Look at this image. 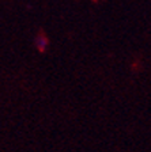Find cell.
<instances>
[{
    "instance_id": "cell-1",
    "label": "cell",
    "mask_w": 151,
    "mask_h": 152,
    "mask_svg": "<svg viewBox=\"0 0 151 152\" xmlns=\"http://www.w3.org/2000/svg\"><path fill=\"white\" fill-rule=\"evenodd\" d=\"M46 44H48V39L45 37H42V35H40V37L37 38V45H38V48L41 49V50H44L45 49V46H46Z\"/></svg>"
}]
</instances>
